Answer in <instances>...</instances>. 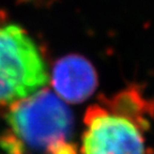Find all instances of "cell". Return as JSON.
Listing matches in <instances>:
<instances>
[{
  "instance_id": "5b68a950",
  "label": "cell",
  "mask_w": 154,
  "mask_h": 154,
  "mask_svg": "<svg viewBox=\"0 0 154 154\" xmlns=\"http://www.w3.org/2000/svg\"><path fill=\"white\" fill-rule=\"evenodd\" d=\"M45 154H77V151L76 148L69 140H66L53 146L45 152Z\"/></svg>"
},
{
  "instance_id": "3957f363",
  "label": "cell",
  "mask_w": 154,
  "mask_h": 154,
  "mask_svg": "<svg viewBox=\"0 0 154 154\" xmlns=\"http://www.w3.org/2000/svg\"><path fill=\"white\" fill-rule=\"evenodd\" d=\"M48 82L45 61L27 32L0 23V109L36 93Z\"/></svg>"
},
{
  "instance_id": "6da1fadb",
  "label": "cell",
  "mask_w": 154,
  "mask_h": 154,
  "mask_svg": "<svg viewBox=\"0 0 154 154\" xmlns=\"http://www.w3.org/2000/svg\"><path fill=\"white\" fill-rule=\"evenodd\" d=\"M154 101L131 87L91 106L84 118L82 154H154L144 139Z\"/></svg>"
},
{
  "instance_id": "7a4b0ae2",
  "label": "cell",
  "mask_w": 154,
  "mask_h": 154,
  "mask_svg": "<svg viewBox=\"0 0 154 154\" xmlns=\"http://www.w3.org/2000/svg\"><path fill=\"white\" fill-rule=\"evenodd\" d=\"M10 132L5 146L13 154L25 150L46 152L66 141L73 131V115L55 92L42 89L10 107Z\"/></svg>"
},
{
  "instance_id": "277c9868",
  "label": "cell",
  "mask_w": 154,
  "mask_h": 154,
  "mask_svg": "<svg viewBox=\"0 0 154 154\" xmlns=\"http://www.w3.org/2000/svg\"><path fill=\"white\" fill-rule=\"evenodd\" d=\"M51 86L65 103L79 104L96 90L97 74L92 63L85 57L67 55L54 64Z\"/></svg>"
}]
</instances>
